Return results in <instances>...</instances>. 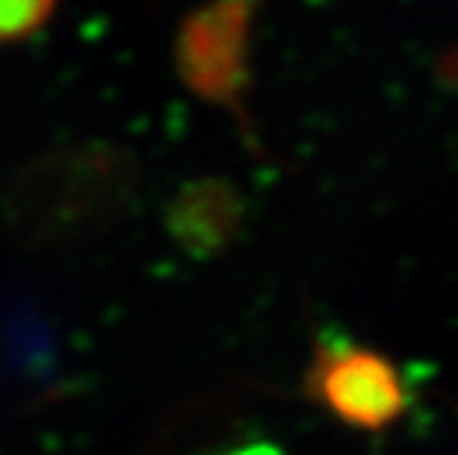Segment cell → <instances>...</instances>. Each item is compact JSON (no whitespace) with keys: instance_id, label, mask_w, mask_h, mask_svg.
<instances>
[{"instance_id":"7a4b0ae2","label":"cell","mask_w":458,"mask_h":455,"mask_svg":"<svg viewBox=\"0 0 458 455\" xmlns=\"http://www.w3.org/2000/svg\"><path fill=\"white\" fill-rule=\"evenodd\" d=\"M255 9L216 4L181 24L178 72L199 98L237 110L249 80V33Z\"/></svg>"},{"instance_id":"277c9868","label":"cell","mask_w":458,"mask_h":455,"mask_svg":"<svg viewBox=\"0 0 458 455\" xmlns=\"http://www.w3.org/2000/svg\"><path fill=\"white\" fill-rule=\"evenodd\" d=\"M54 4L47 0H13L0 4V45L21 42V38L42 30L47 18L54 15Z\"/></svg>"},{"instance_id":"6da1fadb","label":"cell","mask_w":458,"mask_h":455,"mask_svg":"<svg viewBox=\"0 0 458 455\" xmlns=\"http://www.w3.org/2000/svg\"><path fill=\"white\" fill-rule=\"evenodd\" d=\"M308 391L355 429H385L408 409L403 375L385 355L352 343L323 346L308 373Z\"/></svg>"},{"instance_id":"5b68a950","label":"cell","mask_w":458,"mask_h":455,"mask_svg":"<svg viewBox=\"0 0 458 455\" xmlns=\"http://www.w3.org/2000/svg\"><path fill=\"white\" fill-rule=\"evenodd\" d=\"M233 455H278V450L276 447H246V450H240Z\"/></svg>"},{"instance_id":"3957f363","label":"cell","mask_w":458,"mask_h":455,"mask_svg":"<svg viewBox=\"0 0 458 455\" xmlns=\"http://www.w3.org/2000/svg\"><path fill=\"white\" fill-rule=\"evenodd\" d=\"M233 222H237V205L231 190L219 183H201L187 190L172 210V231L181 243L190 249L210 251L225 243Z\"/></svg>"}]
</instances>
